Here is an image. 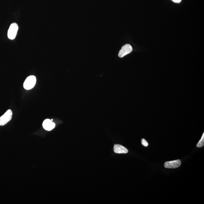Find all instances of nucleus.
<instances>
[{"label": "nucleus", "mask_w": 204, "mask_h": 204, "mask_svg": "<svg viewBox=\"0 0 204 204\" xmlns=\"http://www.w3.org/2000/svg\"><path fill=\"white\" fill-rule=\"evenodd\" d=\"M36 79L34 76L32 75L28 77L24 83V87L25 89H31L35 85Z\"/></svg>", "instance_id": "nucleus-1"}, {"label": "nucleus", "mask_w": 204, "mask_h": 204, "mask_svg": "<svg viewBox=\"0 0 204 204\" xmlns=\"http://www.w3.org/2000/svg\"><path fill=\"white\" fill-rule=\"evenodd\" d=\"M18 28V25L16 23H13L10 26L7 33L9 39L11 40H14L15 38Z\"/></svg>", "instance_id": "nucleus-2"}, {"label": "nucleus", "mask_w": 204, "mask_h": 204, "mask_svg": "<svg viewBox=\"0 0 204 204\" xmlns=\"http://www.w3.org/2000/svg\"><path fill=\"white\" fill-rule=\"evenodd\" d=\"M12 110L9 109L4 114L0 117V126H3L7 124L12 118Z\"/></svg>", "instance_id": "nucleus-3"}, {"label": "nucleus", "mask_w": 204, "mask_h": 204, "mask_svg": "<svg viewBox=\"0 0 204 204\" xmlns=\"http://www.w3.org/2000/svg\"><path fill=\"white\" fill-rule=\"evenodd\" d=\"M132 47L130 45L126 44L124 45L119 51L118 53V56L119 58H122L129 54L132 52Z\"/></svg>", "instance_id": "nucleus-4"}, {"label": "nucleus", "mask_w": 204, "mask_h": 204, "mask_svg": "<svg viewBox=\"0 0 204 204\" xmlns=\"http://www.w3.org/2000/svg\"><path fill=\"white\" fill-rule=\"evenodd\" d=\"M181 164V161L178 160L174 161H167L164 163V166L165 168L175 169L180 166Z\"/></svg>", "instance_id": "nucleus-5"}, {"label": "nucleus", "mask_w": 204, "mask_h": 204, "mask_svg": "<svg viewBox=\"0 0 204 204\" xmlns=\"http://www.w3.org/2000/svg\"><path fill=\"white\" fill-rule=\"evenodd\" d=\"M43 127L46 130L50 131L55 128V124L52 121L49 119H46L44 121Z\"/></svg>", "instance_id": "nucleus-6"}, {"label": "nucleus", "mask_w": 204, "mask_h": 204, "mask_svg": "<svg viewBox=\"0 0 204 204\" xmlns=\"http://www.w3.org/2000/svg\"><path fill=\"white\" fill-rule=\"evenodd\" d=\"M113 150L114 152L117 154H126L128 152L127 148L119 145H115Z\"/></svg>", "instance_id": "nucleus-7"}, {"label": "nucleus", "mask_w": 204, "mask_h": 204, "mask_svg": "<svg viewBox=\"0 0 204 204\" xmlns=\"http://www.w3.org/2000/svg\"><path fill=\"white\" fill-rule=\"evenodd\" d=\"M204 145V133L202 134V138L200 139V140L199 141V142L198 143L197 145H196V146L198 148H201V147H203Z\"/></svg>", "instance_id": "nucleus-8"}, {"label": "nucleus", "mask_w": 204, "mask_h": 204, "mask_svg": "<svg viewBox=\"0 0 204 204\" xmlns=\"http://www.w3.org/2000/svg\"><path fill=\"white\" fill-rule=\"evenodd\" d=\"M141 144L143 146L145 147L148 146V142H147L146 140L145 139H142L141 140Z\"/></svg>", "instance_id": "nucleus-9"}, {"label": "nucleus", "mask_w": 204, "mask_h": 204, "mask_svg": "<svg viewBox=\"0 0 204 204\" xmlns=\"http://www.w3.org/2000/svg\"><path fill=\"white\" fill-rule=\"evenodd\" d=\"M173 2L175 3H178L181 2L182 0H172Z\"/></svg>", "instance_id": "nucleus-10"}, {"label": "nucleus", "mask_w": 204, "mask_h": 204, "mask_svg": "<svg viewBox=\"0 0 204 204\" xmlns=\"http://www.w3.org/2000/svg\"><path fill=\"white\" fill-rule=\"evenodd\" d=\"M51 120H52V121H53V119H51Z\"/></svg>", "instance_id": "nucleus-11"}]
</instances>
